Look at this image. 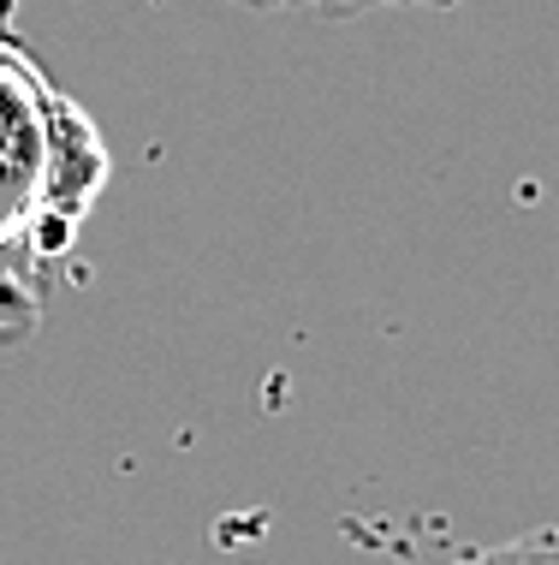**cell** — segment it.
<instances>
[{"instance_id": "obj_1", "label": "cell", "mask_w": 559, "mask_h": 565, "mask_svg": "<svg viewBox=\"0 0 559 565\" xmlns=\"http://www.w3.org/2000/svg\"><path fill=\"white\" fill-rule=\"evenodd\" d=\"M256 12H322V19H364V12H405V7H429V12H459L464 0H245Z\"/></svg>"}, {"instance_id": "obj_2", "label": "cell", "mask_w": 559, "mask_h": 565, "mask_svg": "<svg viewBox=\"0 0 559 565\" xmlns=\"http://www.w3.org/2000/svg\"><path fill=\"white\" fill-rule=\"evenodd\" d=\"M452 565H559V536L548 524L524 530V536H512L501 547H482L471 559H452Z\"/></svg>"}]
</instances>
